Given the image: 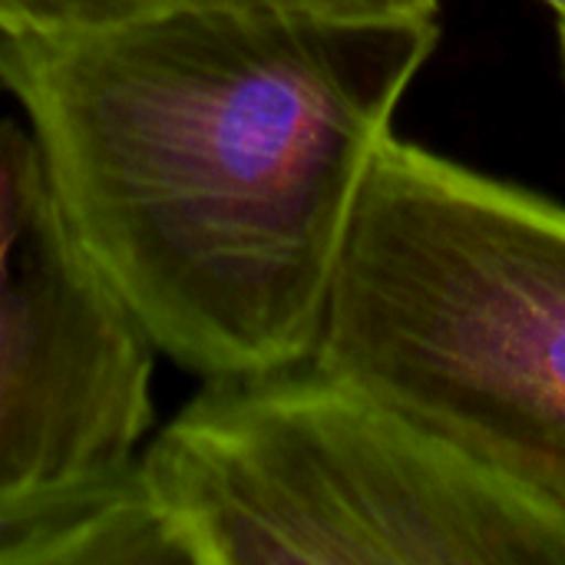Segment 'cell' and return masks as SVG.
Segmentation results:
<instances>
[{"label":"cell","mask_w":565,"mask_h":565,"mask_svg":"<svg viewBox=\"0 0 565 565\" xmlns=\"http://www.w3.org/2000/svg\"><path fill=\"white\" fill-rule=\"evenodd\" d=\"M315 354L565 530V205L387 136Z\"/></svg>","instance_id":"cell-2"},{"label":"cell","mask_w":565,"mask_h":565,"mask_svg":"<svg viewBox=\"0 0 565 565\" xmlns=\"http://www.w3.org/2000/svg\"><path fill=\"white\" fill-rule=\"evenodd\" d=\"M559 33H563V53H565V23H563V26H559Z\"/></svg>","instance_id":"cell-8"},{"label":"cell","mask_w":565,"mask_h":565,"mask_svg":"<svg viewBox=\"0 0 565 565\" xmlns=\"http://www.w3.org/2000/svg\"><path fill=\"white\" fill-rule=\"evenodd\" d=\"M285 7L328 13H434L437 0H0V33H83L189 10Z\"/></svg>","instance_id":"cell-6"},{"label":"cell","mask_w":565,"mask_h":565,"mask_svg":"<svg viewBox=\"0 0 565 565\" xmlns=\"http://www.w3.org/2000/svg\"><path fill=\"white\" fill-rule=\"evenodd\" d=\"M0 565H179L136 467L0 493Z\"/></svg>","instance_id":"cell-5"},{"label":"cell","mask_w":565,"mask_h":565,"mask_svg":"<svg viewBox=\"0 0 565 565\" xmlns=\"http://www.w3.org/2000/svg\"><path fill=\"white\" fill-rule=\"evenodd\" d=\"M546 3H550V7H553L559 17H563V23H565V0H546Z\"/></svg>","instance_id":"cell-7"},{"label":"cell","mask_w":565,"mask_h":565,"mask_svg":"<svg viewBox=\"0 0 565 565\" xmlns=\"http://www.w3.org/2000/svg\"><path fill=\"white\" fill-rule=\"evenodd\" d=\"M152 354L73 235L26 126L0 122V493L136 467Z\"/></svg>","instance_id":"cell-4"},{"label":"cell","mask_w":565,"mask_h":565,"mask_svg":"<svg viewBox=\"0 0 565 565\" xmlns=\"http://www.w3.org/2000/svg\"><path fill=\"white\" fill-rule=\"evenodd\" d=\"M139 477L179 565H565V530L318 354L209 377Z\"/></svg>","instance_id":"cell-3"},{"label":"cell","mask_w":565,"mask_h":565,"mask_svg":"<svg viewBox=\"0 0 565 565\" xmlns=\"http://www.w3.org/2000/svg\"><path fill=\"white\" fill-rule=\"evenodd\" d=\"M434 13L189 10L0 33L53 195L149 344L209 377L318 351Z\"/></svg>","instance_id":"cell-1"}]
</instances>
